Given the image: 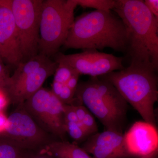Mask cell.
<instances>
[{
	"mask_svg": "<svg viewBox=\"0 0 158 158\" xmlns=\"http://www.w3.org/2000/svg\"><path fill=\"white\" fill-rule=\"evenodd\" d=\"M113 11L127 32L131 63L158 69V20L141 0H116Z\"/></svg>",
	"mask_w": 158,
	"mask_h": 158,
	"instance_id": "1",
	"label": "cell"
},
{
	"mask_svg": "<svg viewBox=\"0 0 158 158\" xmlns=\"http://www.w3.org/2000/svg\"><path fill=\"white\" fill-rule=\"evenodd\" d=\"M63 46L84 50L109 48L126 53V30L121 19L111 11L85 12L75 19Z\"/></svg>",
	"mask_w": 158,
	"mask_h": 158,
	"instance_id": "2",
	"label": "cell"
},
{
	"mask_svg": "<svg viewBox=\"0 0 158 158\" xmlns=\"http://www.w3.org/2000/svg\"><path fill=\"white\" fill-rule=\"evenodd\" d=\"M156 73L147 66L130 63L121 70L98 77L111 83L144 121L156 127L154 110L158 100Z\"/></svg>",
	"mask_w": 158,
	"mask_h": 158,
	"instance_id": "3",
	"label": "cell"
},
{
	"mask_svg": "<svg viewBox=\"0 0 158 158\" xmlns=\"http://www.w3.org/2000/svg\"><path fill=\"white\" fill-rule=\"evenodd\" d=\"M75 95L106 130L123 134L128 104L110 82L90 77L78 85Z\"/></svg>",
	"mask_w": 158,
	"mask_h": 158,
	"instance_id": "4",
	"label": "cell"
},
{
	"mask_svg": "<svg viewBox=\"0 0 158 158\" xmlns=\"http://www.w3.org/2000/svg\"><path fill=\"white\" fill-rule=\"evenodd\" d=\"M76 0L43 1L40 21L38 54L50 58L64 45L74 20Z\"/></svg>",
	"mask_w": 158,
	"mask_h": 158,
	"instance_id": "5",
	"label": "cell"
},
{
	"mask_svg": "<svg viewBox=\"0 0 158 158\" xmlns=\"http://www.w3.org/2000/svg\"><path fill=\"white\" fill-rule=\"evenodd\" d=\"M19 39L23 62L38 54L42 0H9Z\"/></svg>",
	"mask_w": 158,
	"mask_h": 158,
	"instance_id": "6",
	"label": "cell"
},
{
	"mask_svg": "<svg viewBox=\"0 0 158 158\" xmlns=\"http://www.w3.org/2000/svg\"><path fill=\"white\" fill-rule=\"evenodd\" d=\"M65 105L52 90L42 87L22 106L43 130L64 141Z\"/></svg>",
	"mask_w": 158,
	"mask_h": 158,
	"instance_id": "7",
	"label": "cell"
},
{
	"mask_svg": "<svg viewBox=\"0 0 158 158\" xmlns=\"http://www.w3.org/2000/svg\"><path fill=\"white\" fill-rule=\"evenodd\" d=\"M8 117L3 138L27 150H40L51 142L49 135L37 124L23 106Z\"/></svg>",
	"mask_w": 158,
	"mask_h": 158,
	"instance_id": "8",
	"label": "cell"
},
{
	"mask_svg": "<svg viewBox=\"0 0 158 158\" xmlns=\"http://www.w3.org/2000/svg\"><path fill=\"white\" fill-rule=\"evenodd\" d=\"M55 61L71 67L80 75L98 77L124 68L123 59L95 49L85 50L79 53L65 55L57 53Z\"/></svg>",
	"mask_w": 158,
	"mask_h": 158,
	"instance_id": "9",
	"label": "cell"
},
{
	"mask_svg": "<svg viewBox=\"0 0 158 158\" xmlns=\"http://www.w3.org/2000/svg\"><path fill=\"white\" fill-rule=\"evenodd\" d=\"M0 58L17 66L23 62L19 39L9 0H0Z\"/></svg>",
	"mask_w": 158,
	"mask_h": 158,
	"instance_id": "10",
	"label": "cell"
},
{
	"mask_svg": "<svg viewBox=\"0 0 158 158\" xmlns=\"http://www.w3.org/2000/svg\"><path fill=\"white\" fill-rule=\"evenodd\" d=\"M58 64L49 60L30 74L15 80H9L5 91L13 104H23L34 93L42 88L49 77L53 75Z\"/></svg>",
	"mask_w": 158,
	"mask_h": 158,
	"instance_id": "11",
	"label": "cell"
},
{
	"mask_svg": "<svg viewBox=\"0 0 158 158\" xmlns=\"http://www.w3.org/2000/svg\"><path fill=\"white\" fill-rule=\"evenodd\" d=\"M81 148L94 158H133L126 147L124 134L110 130L89 136Z\"/></svg>",
	"mask_w": 158,
	"mask_h": 158,
	"instance_id": "12",
	"label": "cell"
},
{
	"mask_svg": "<svg viewBox=\"0 0 158 158\" xmlns=\"http://www.w3.org/2000/svg\"><path fill=\"white\" fill-rule=\"evenodd\" d=\"M125 144L133 158L148 155L158 149L156 127L144 121L136 122L124 134Z\"/></svg>",
	"mask_w": 158,
	"mask_h": 158,
	"instance_id": "13",
	"label": "cell"
},
{
	"mask_svg": "<svg viewBox=\"0 0 158 158\" xmlns=\"http://www.w3.org/2000/svg\"><path fill=\"white\" fill-rule=\"evenodd\" d=\"M38 153L54 158H91L81 147L65 140L51 141Z\"/></svg>",
	"mask_w": 158,
	"mask_h": 158,
	"instance_id": "14",
	"label": "cell"
},
{
	"mask_svg": "<svg viewBox=\"0 0 158 158\" xmlns=\"http://www.w3.org/2000/svg\"><path fill=\"white\" fill-rule=\"evenodd\" d=\"M64 127L66 134L77 141H85L89 137L72 105H65Z\"/></svg>",
	"mask_w": 158,
	"mask_h": 158,
	"instance_id": "15",
	"label": "cell"
},
{
	"mask_svg": "<svg viewBox=\"0 0 158 158\" xmlns=\"http://www.w3.org/2000/svg\"><path fill=\"white\" fill-rule=\"evenodd\" d=\"M77 117L89 136L98 132V127L92 113L81 104L72 105Z\"/></svg>",
	"mask_w": 158,
	"mask_h": 158,
	"instance_id": "16",
	"label": "cell"
},
{
	"mask_svg": "<svg viewBox=\"0 0 158 158\" xmlns=\"http://www.w3.org/2000/svg\"><path fill=\"white\" fill-rule=\"evenodd\" d=\"M6 139H0V158H29L32 154Z\"/></svg>",
	"mask_w": 158,
	"mask_h": 158,
	"instance_id": "17",
	"label": "cell"
},
{
	"mask_svg": "<svg viewBox=\"0 0 158 158\" xmlns=\"http://www.w3.org/2000/svg\"><path fill=\"white\" fill-rule=\"evenodd\" d=\"M76 2L77 6L99 11H111L116 5V0H76Z\"/></svg>",
	"mask_w": 158,
	"mask_h": 158,
	"instance_id": "18",
	"label": "cell"
},
{
	"mask_svg": "<svg viewBox=\"0 0 158 158\" xmlns=\"http://www.w3.org/2000/svg\"><path fill=\"white\" fill-rule=\"evenodd\" d=\"M76 72L70 66L62 63H58L54 74L53 81L65 85L72 76Z\"/></svg>",
	"mask_w": 158,
	"mask_h": 158,
	"instance_id": "19",
	"label": "cell"
},
{
	"mask_svg": "<svg viewBox=\"0 0 158 158\" xmlns=\"http://www.w3.org/2000/svg\"><path fill=\"white\" fill-rule=\"evenodd\" d=\"M76 92L72 90L66 85H64L61 93L58 97L59 99L65 105H72L73 103Z\"/></svg>",
	"mask_w": 158,
	"mask_h": 158,
	"instance_id": "20",
	"label": "cell"
},
{
	"mask_svg": "<svg viewBox=\"0 0 158 158\" xmlns=\"http://www.w3.org/2000/svg\"><path fill=\"white\" fill-rule=\"evenodd\" d=\"M11 76L5 65V62L0 58V89L5 90L9 84Z\"/></svg>",
	"mask_w": 158,
	"mask_h": 158,
	"instance_id": "21",
	"label": "cell"
},
{
	"mask_svg": "<svg viewBox=\"0 0 158 158\" xmlns=\"http://www.w3.org/2000/svg\"><path fill=\"white\" fill-rule=\"evenodd\" d=\"M144 3L152 14L158 20V0H145Z\"/></svg>",
	"mask_w": 158,
	"mask_h": 158,
	"instance_id": "22",
	"label": "cell"
},
{
	"mask_svg": "<svg viewBox=\"0 0 158 158\" xmlns=\"http://www.w3.org/2000/svg\"><path fill=\"white\" fill-rule=\"evenodd\" d=\"M10 100L4 89H0V112L3 111L9 104Z\"/></svg>",
	"mask_w": 158,
	"mask_h": 158,
	"instance_id": "23",
	"label": "cell"
},
{
	"mask_svg": "<svg viewBox=\"0 0 158 158\" xmlns=\"http://www.w3.org/2000/svg\"><path fill=\"white\" fill-rule=\"evenodd\" d=\"M80 75L77 73H75L72 76L69 80H68L66 85H65L75 92L76 91L77 87L78 85V82Z\"/></svg>",
	"mask_w": 158,
	"mask_h": 158,
	"instance_id": "24",
	"label": "cell"
},
{
	"mask_svg": "<svg viewBox=\"0 0 158 158\" xmlns=\"http://www.w3.org/2000/svg\"><path fill=\"white\" fill-rule=\"evenodd\" d=\"M8 123V117L3 111L0 112V136L2 135L6 131Z\"/></svg>",
	"mask_w": 158,
	"mask_h": 158,
	"instance_id": "25",
	"label": "cell"
},
{
	"mask_svg": "<svg viewBox=\"0 0 158 158\" xmlns=\"http://www.w3.org/2000/svg\"><path fill=\"white\" fill-rule=\"evenodd\" d=\"M29 158H54L47 155L38 153L37 154H32Z\"/></svg>",
	"mask_w": 158,
	"mask_h": 158,
	"instance_id": "26",
	"label": "cell"
},
{
	"mask_svg": "<svg viewBox=\"0 0 158 158\" xmlns=\"http://www.w3.org/2000/svg\"><path fill=\"white\" fill-rule=\"evenodd\" d=\"M136 158H158V149L148 155Z\"/></svg>",
	"mask_w": 158,
	"mask_h": 158,
	"instance_id": "27",
	"label": "cell"
}]
</instances>
